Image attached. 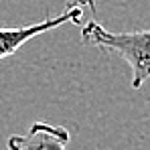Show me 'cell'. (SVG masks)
I'll list each match as a JSON object with an SVG mask.
<instances>
[{
    "label": "cell",
    "mask_w": 150,
    "mask_h": 150,
    "mask_svg": "<svg viewBox=\"0 0 150 150\" xmlns=\"http://www.w3.org/2000/svg\"><path fill=\"white\" fill-rule=\"evenodd\" d=\"M81 14H83V8L81 6H73L69 4V8L57 16H47L35 25H26V26H0V61L6 59V57H12L16 51L21 49L25 43H28L30 39L53 30L57 26H63L67 23H73L77 25L81 21Z\"/></svg>",
    "instance_id": "cell-2"
},
{
    "label": "cell",
    "mask_w": 150,
    "mask_h": 150,
    "mask_svg": "<svg viewBox=\"0 0 150 150\" xmlns=\"http://www.w3.org/2000/svg\"><path fill=\"white\" fill-rule=\"evenodd\" d=\"M93 2H96V0H73L71 4H73V6H81V8H83V6H89V8H93Z\"/></svg>",
    "instance_id": "cell-4"
},
{
    "label": "cell",
    "mask_w": 150,
    "mask_h": 150,
    "mask_svg": "<svg viewBox=\"0 0 150 150\" xmlns=\"http://www.w3.org/2000/svg\"><path fill=\"white\" fill-rule=\"evenodd\" d=\"M81 41L85 45H93L108 49L124 57L132 67V87L140 89L150 77V30L136 33H110L100 23L89 21L81 28Z\"/></svg>",
    "instance_id": "cell-1"
},
{
    "label": "cell",
    "mask_w": 150,
    "mask_h": 150,
    "mask_svg": "<svg viewBox=\"0 0 150 150\" xmlns=\"http://www.w3.org/2000/svg\"><path fill=\"white\" fill-rule=\"evenodd\" d=\"M69 140L67 128L35 122L26 134H12L6 140V150H67Z\"/></svg>",
    "instance_id": "cell-3"
}]
</instances>
